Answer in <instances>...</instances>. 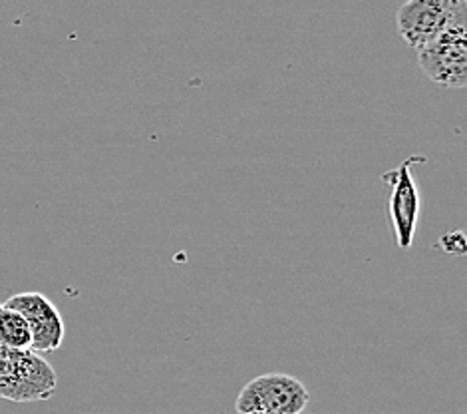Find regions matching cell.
<instances>
[{"label": "cell", "mask_w": 467, "mask_h": 414, "mask_svg": "<svg viewBox=\"0 0 467 414\" xmlns=\"http://www.w3.org/2000/svg\"><path fill=\"white\" fill-rule=\"evenodd\" d=\"M57 385V373L40 355L13 351L0 343V398L13 402L48 400Z\"/></svg>", "instance_id": "6da1fadb"}, {"label": "cell", "mask_w": 467, "mask_h": 414, "mask_svg": "<svg viewBox=\"0 0 467 414\" xmlns=\"http://www.w3.org/2000/svg\"><path fill=\"white\" fill-rule=\"evenodd\" d=\"M310 400L306 387L298 378L283 373H269L249 380L237 397L239 414H300Z\"/></svg>", "instance_id": "7a4b0ae2"}, {"label": "cell", "mask_w": 467, "mask_h": 414, "mask_svg": "<svg viewBox=\"0 0 467 414\" xmlns=\"http://www.w3.org/2000/svg\"><path fill=\"white\" fill-rule=\"evenodd\" d=\"M416 162H424V158H408L396 170L384 174V182L392 187L390 197H388V216H390L396 231L398 248L402 249L411 248V243H414L420 219L421 197L414 177L410 174V165Z\"/></svg>", "instance_id": "3957f363"}, {"label": "cell", "mask_w": 467, "mask_h": 414, "mask_svg": "<svg viewBox=\"0 0 467 414\" xmlns=\"http://www.w3.org/2000/svg\"><path fill=\"white\" fill-rule=\"evenodd\" d=\"M3 305L26 319L32 333V353L38 355L60 349L66 334L64 319L48 297L28 291V293L13 295Z\"/></svg>", "instance_id": "277c9868"}, {"label": "cell", "mask_w": 467, "mask_h": 414, "mask_svg": "<svg viewBox=\"0 0 467 414\" xmlns=\"http://www.w3.org/2000/svg\"><path fill=\"white\" fill-rule=\"evenodd\" d=\"M450 0H410L398 8L396 27L408 47L418 52L436 42Z\"/></svg>", "instance_id": "5b68a950"}, {"label": "cell", "mask_w": 467, "mask_h": 414, "mask_svg": "<svg viewBox=\"0 0 467 414\" xmlns=\"http://www.w3.org/2000/svg\"><path fill=\"white\" fill-rule=\"evenodd\" d=\"M420 69L446 88L467 86V40H436L418 52Z\"/></svg>", "instance_id": "8992f818"}, {"label": "cell", "mask_w": 467, "mask_h": 414, "mask_svg": "<svg viewBox=\"0 0 467 414\" xmlns=\"http://www.w3.org/2000/svg\"><path fill=\"white\" fill-rule=\"evenodd\" d=\"M0 343L13 351H32V333L26 319L0 303Z\"/></svg>", "instance_id": "52a82bcc"}, {"label": "cell", "mask_w": 467, "mask_h": 414, "mask_svg": "<svg viewBox=\"0 0 467 414\" xmlns=\"http://www.w3.org/2000/svg\"><path fill=\"white\" fill-rule=\"evenodd\" d=\"M440 248L446 253L455 255V257L465 255V235H463V231H451V233L443 235V238L440 239Z\"/></svg>", "instance_id": "ba28073f"}, {"label": "cell", "mask_w": 467, "mask_h": 414, "mask_svg": "<svg viewBox=\"0 0 467 414\" xmlns=\"http://www.w3.org/2000/svg\"><path fill=\"white\" fill-rule=\"evenodd\" d=\"M247 414H259V412H247Z\"/></svg>", "instance_id": "9c48e42d"}]
</instances>
